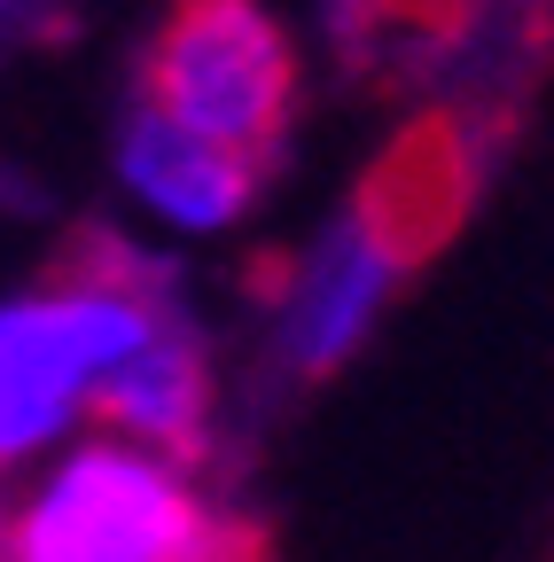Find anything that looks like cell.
<instances>
[{
	"label": "cell",
	"mask_w": 554,
	"mask_h": 562,
	"mask_svg": "<svg viewBox=\"0 0 554 562\" xmlns=\"http://www.w3.org/2000/svg\"><path fill=\"white\" fill-rule=\"evenodd\" d=\"M476 180H484L476 125L453 117V110H430V117H414L383 149V165L360 180L343 227H352L375 250V266L398 281L430 250H445V235L468 220V203H476Z\"/></svg>",
	"instance_id": "4"
},
{
	"label": "cell",
	"mask_w": 554,
	"mask_h": 562,
	"mask_svg": "<svg viewBox=\"0 0 554 562\" xmlns=\"http://www.w3.org/2000/svg\"><path fill=\"white\" fill-rule=\"evenodd\" d=\"M125 180L142 188L165 220L227 227L258 188V157H235V149H219V140H203V133H188V125H172L142 102V117L125 125Z\"/></svg>",
	"instance_id": "6"
},
{
	"label": "cell",
	"mask_w": 554,
	"mask_h": 562,
	"mask_svg": "<svg viewBox=\"0 0 554 562\" xmlns=\"http://www.w3.org/2000/svg\"><path fill=\"white\" fill-rule=\"evenodd\" d=\"M383 290H391V273L375 266V250H368L352 227H336V235H328V250H320V258H313V273H305L297 313H290L297 368H305V375L336 368V360H343V344L368 328V313H375V297H383Z\"/></svg>",
	"instance_id": "7"
},
{
	"label": "cell",
	"mask_w": 554,
	"mask_h": 562,
	"mask_svg": "<svg viewBox=\"0 0 554 562\" xmlns=\"http://www.w3.org/2000/svg\"><path fill=\"white\" fill-rule=\"evenodd\" d=\"M9 562H273V547L212 516L165 461L94 446L24 508Z\"/></svg>",
	"instance_id": "2"
},
{
	"label": "cell",
	"mask_w": 554,
	"mask_h": 562,
	"mask_svg": "<svg viewBox=\"0 0 554 562\" xmlns=\"http://www.w3.org/2000/svg\"><path fill=\"white\" fill-rule=\"evenodd\" d=\"M165 321L172 313L157 266L117 250L110 235H79L39 297L0 313V453L55 438L71 398L102 383L125 351H142Z\"/></svg>",
	"instance_id": "1"
},
{
	"label": "cell",
	"mask_w": 554,
	"mask_h": 562,
	"mask_svg": "<svg viewBox=\"0 0 554 562\" xmlns=\"http://www.w3.org/2000/svg\"><path fill=\"white\" fill-rule=\"evenodd\" d=\"M0 9H9V0H0Z\"/></svg>",
	"instance_id": "8"
},
{
	"label": "cell",
	"mask_w": 554,
	"mask_h": 562,
	"mask_svg": "<svg viewBox=\"0 0 554 562\" xmlns=\"http://www.w3.org/2000/svg\"><path fill=\"white\" fill-rule=\"evenodd\" d=\"M142 102L265 165L297 117V47L258 0H172L142 55Z\"/></svg>",
	"instance_id": "3"
},
{
	"label": "cell",
	"mask_w": 554,
	"mask_h": 562,
	"mask_svg": "<svg viewBox=\"0 0 554 562\" xmlns=\"http://www.w3.org/2000/svg\"><path fill=\"white\" fill-rule=\"evenodd\" d=\"M203 351L165 321L142 351H125V360L102 375L94 391V414L110 422L117 438L149 446L157 461H195L203 453Z\"/></svg>",
	"instance_id": "5"
}]
</instances>
